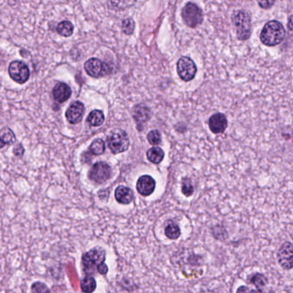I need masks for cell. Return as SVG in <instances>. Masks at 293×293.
<instances>
[{
    "instance_id": "24",
    "label": "cell",
    "mask_w": 293,
    "mask_h": 293,
    "mask_svg": "<svg viewBox=\"0 0 293 293\" xmlns=\"http://www.w3.org/2000/svg\"><path fill=\"white\" fill-rule=\"evenodd\" d=\"M15 141L14 133H12V131L10 129H6L2 132V135H1V144L2 147L5 144H11Z\"/></svg>"
},
{
    "instance_id": "17",
    "label": "cell",
    "mask_w": 293,
    "mask_h": 293,
    "mask_svg": "<svg viewBox=\"0 0 293 293\" xmlns=\"http://www.w3.org/2000/svg\"><path fill=\"white\" fill-rule=\"evenodd\" d=\"M104 121H105V117H104L103 111L101 110H93L87 117V122L92 127H100L101 125L103 124Z\"/></svg>"
},
{
    "instance_id": "22",
    "label": "cell",
    "mask_w": 293,
    "mask_h": 293,
    "mask_svg": "<svg viewBox=\"0 0 293 293\" xmlns=\"http://www.w3.org/2000/svg\"><path fill=\"white\" fill-rule=\"evenodd\" d=\"M164 232H165V236L167 238L172 239V240H175L181 235L180 228L173 222H169V224H167Z\"/></svg>"
},
{
    "instance_id": "23",
    "label": "cell",
    "mask_w": 293,
    "mask_h": 293,
    "mask_svg": "<svg viewBox=\"0 0 293 293\" xmlns=\"http://www.w3.org/2000/svg\"><path fill=\"white\" fill-rule=\"evenodd\" d=\"M90 151L94 155H102L103 152H105V143L103 139L97 138L92 142L90 147Z\"/></svg>"
},
{
    "instance_id": "30",
    "label": "cell",
    "mask_w": 293,
    "mask_h": 293,
    "mask_svg": "<svg viewBox=\"0 0 293 293\" xmlns=\"http://www.w3.org/2000/svg\"><path fill=\"white\" fill-rule=\"evenodd\" d=\"M237 293H258L255 290L249 289L247 286H240L237 290Z\"/></svg>"
},
{
    "instance_id": "25",
    "label": "cell",
    "mask_w": 293,
    "mask_h": 293,
    "mask_svg": "<svg viewBox=\"0 0 293 293\" xmlns=\"http://www.w3.org/2000/svg\"><path fill=\"white\" fill-rule=\"evenodd\" d=\"M147 139L152 145H158L162 141L160 133L158 130L151 131L147 135Z\"/></svg>"
},
{
    "instance_id": "28",
    "label": "cell",
    "mask_w": 293,
    "mask_h": 293,
    "mask_svg": "<svg viewBox=\"0 0 293 293\" xmlns=\"http://www.w3.org/2000/svg\"><path fill=\"white\" fill-rule=\"evenodd\" d=\"M32 293H50V290L47 285L43 283L36 282L33 284L31 287Z\"/></svg>"
},
{
    "instance_id": "27",
    "label": "cell",
    "mask_w": 293,
    "mask_h": 293,
    "mask_svg": "<svg viewBox=\"0 0 293 293\" xmlns=\"http://www.w3.org/2000/svg\"><path fill=\"white\" fill-rule=\"evenodd\" d=\"M122 27V31H123L125 34H127V35H131V34L133 33V31H134L135 24H134V22H133V19L127 18V19L123 20Z\"/></svg>"
},
{
    "instance_id": "12",
    "label": "cell",
    "mask_w": 293,
    "mask_h": 293,
    "mask_svg": "<svg viewBox=\"0 0 293 293\" xmlns=\"http://www.w3.org/2000/svg\"><path fill=\"white\" fill-rule=\"evenodd\" d=\"M156 188V182L152 177L150 175H142L138 178L136 188L139 194L143 196H149L154 192Z\"/></svg>"
},
{
    "instance_id": "16",
    "label": "cell",
    "mask_w": 293,
    "mask_h": 293,
    "mask_svg": "<svg viewBox=\"0 0 293 293\" xmlns=\"http://www.w3.org/2000/svg\"><path fill=\"white\" fill-rule=\"evenodd\" d=\"M133 116L136 122H138V123H144L150 119L151 112L146 106L139 104V105L135 106L133 108Z\"/></svg>"
},
{
    "instance_id": "14",
    "label": "cell",
    "mask_w": 293,
    "mask_h": 293,
    "mask_svg": "<svg viewBox=\"0 0 293 293\" xmlns=\"http://www.w3.org/2000/svg\"><path fill=\"white\" fill-rule=\"evenodd\" d=\"M72 96V90L67 83H58L54 86L53 90V99L56 102L62 103L67 102Z\"/></svg>"
},
{
    "instance_id": "5",
    "label": "cell",
    "mask_w": 293,
    "mask_h": 293,
    "mask_svg": "<svg viewBox=\"0 0 293 293\" xmlns=\"http://www.w3.org/2000/svg\"><path fill=\"white\" fill-rule=\"evenodd\" d=\"M107 142L108 148L114 154L126 152L130 144V140L127 133L122 130L113 131L108 135Z\"/></svg>"
},
{
    "instance_id": "9",
    "label": "cell",
    "mask_w": 293,
    "mask_h": 293,
    "mask_svg": "<svg viewBox=\"0 0 293 293\" xmlns=\"http://www.w3.org/2000/svg\"><path fill=\"white\" fill-rule=\"evenodd\" d=\"M279 265L285 270L293 269V245L290 243H285L278 252Z\"/></svg>"
},
{
    "instance_id": "4",
    "label": "cell",
    "mask_w": 293,
    "mask_h": 293,
    "mask_svg": "<svg viewBox=\"0 0 293 293\" xmlns=\"http://www.w3.org/2000/svg\"><path fill=\"white\" fill-rule=\"evenodd\" d=\"M182 17L185 24L189 28H195L198 25L201 24L204 20V15L201 9L196 4H187L182 10Z\"/></svg>"
},
{
    "instance_id": "10",
    "label": "cell",
    "mask_w": 293,
    "mask_h": 293,
    "mask_svg": "<svg viewBox=\"0 0 293 293\" xmlns=\"http://www.w3.org/2000/svg\"><path fill=\"white\" fill-rule=\"evenodd\" d=\"M84 69L87 74L93 78H98L108 72V67L98 58H90L84 64Z\"/></svg>"
},
{
    "instance_id": "11",
    "label": "cell",
    "mask_w": 293,
    "mask_h": 293,
    "mask_svg": "<svg viewBox=\"0 0 293 293\" xmlns=\"http://www.w3.org/2000/svg\"><path fill=\"white\" fill-rule=\"evenodd\" d=\"M209 128L215 134L224 133L228 127V121L224 113H216L209 118Z\"/></svg>"
},
{
    "instance_id": "3",
    "label": "cell",
    "mask_w": 293,
    "mask_h": 293,
    "mask_svg": "<svg viewBox=\"0 0 293 293\" xmlns=\"http://www.w3.org/2000/svg\"><path fill=\"white\" fill-rule=\"evenodd\" d=\"M105 252L99 249H93L83 254L82 264L83 271L87 275L94 274L95 272L98 273L100 266L104 263Z\"/></svg>"
},
{
    "instance_id": "21",
    "label": "cell",
    "mask_w": 293,
    "mask_h": 293,
    "mask_svg": "<svg viewBox=\"0 0 293 293\" xmlns=\"http://www.w3.org/2000/svg\"><path fill=\"white\" fill-rule=\"evenodd\" d=\"M57 31L61 36L68 37V36H72L73 31H74V27H73L72 22H68V21H63V22L58 23V26H57Z\"/></svg>"
},
{
    "instance_id": "6",
    "label": "cell",
    "mask_w": 293,
    "mask_h": 293,
    "mask_svg": "<svg viewBox=\"0 0 293 293\" xmlns=\"http://www.w3.org/2000/svg\"><path fill=\"white\" fill-rule=\"evenodd\" d=\"M177 67V73L182 80L189 82L194 79L197 73V67L192 58L187 56L181 57Z\"/></svg>"
},
{
    "instance_id": "31",
    "label": "cell",
    "mask_w": 293,
    "mask_h": 293,
    "mask_svg": "<svg viewBox=\"0 0 293 293\" xmlns=\"http://www.w3.org/2000/svg\"><path fill=\"white\" fill-rule=\"evenodd\" d=\"M23 152H24V150H23V148H22V146L21 145V144L17 145V147H15L14 153L16 154V155L18 156V157L22 156V154H23Z\"/></svg>"
},
{
    "instance_id": "13",
    "label": "cell",
    "mask_w": 293,
    "mask_h": 293,
    "mask_svg": "<svg viewBox=\"0 0 293 293\" xmlns=\"http://www.w3.org/2000/svg\"><path fill=\"white\" fill-rule=\"evenodd\" d=\"M83 114H84V106L80 102L72 103L66 112V117L71 124H77L78 122H80L83 119Z\"/></svg>"
},
{
    "instance_id": "29",
    "label": "cell",
    "mask_w": 293,
    "mask_h": 293,
    "mask_svg": "<svg viewBox=\"0 0 293 293\" xmlns=\"http://www.w3.org/2000/svg\"><path fill=\"white\" fill-rule=\"evenodd\" d=\"M275 4V1H259L258 5L262 9H270Z\"/></svg>"
},
{
    "instance_id": "15",
    "label": "cell",
    "mask_w": 293,
    "mask_h": 293,
    "mask_svg": "<svg viewBox=\"0 0 293 293\" xmlns=\"http://www.w3.org/2000/svg\"><path fill=\"white\" fill-rule=\"evenodd\" d=\"M114 196L117 202H119L120 204L128 205L133 199V193L130 188L125 186H119L115 189Z\"/></svg>"
},
{
    "instance_id": "26",
    "label": "cell",
    "mask_w": 293,
    "mask_h": 293,
    "mask_svg": "<svg viewBox=\"0 0 293 293\" xmlns=\"http://www.w3.org/2000/svg\"><path fill=\"white\" fill-rule=\"evenodd\" d=\"M182 192L185 196L189 197L194 194V187L188 178H184L182 184Z\"/></svg>"
},
{
    "instance_id": "32",
    "label": "cell",
    "mask_w": 293,
    "mask_h": 293,
    "mask_svg": "<svg viewBox=\"0 0 293 293\" xmlns=\"http://www.w3.org/2000/svg\"><path fill=\"white\" fill-rule=\"evenodd\" d=\"M287 27L289 28V31H293V15L290 16L289 18H288Z\"/></svg>"
},
{
    "instance_id": "20",
    "label": "cell",
    "mask_w": 293,
    "mask_h": 293,
    "mask_svg": "<svg viewBox=\"0 0 293 293\" xmlns=\"http://www.w3.org/2000/svg\"><path fill=\"white\" fill-rule=\"evenodd\" d=\"M250 282L256 287V289L260 292H263L264 288L268 285V279L262 274H255L252 276Z\"/></svg>"
},
{
    "instance_id": "1",
    "label": "cell",
    "mask_w": 293,
    "mask_h": 293,
    "mask_svg": "<svg viewBox=\"0 0 293 293\" xmlns=\"http://www.w3.org/2000/svg\"><path fill=\"white\" fill-rule=\"evenodd\" d=\"M286 31L281 22L272 20L267 22L260 32V40L267 47H275L285 40Z\"/></svg>"
},
{
    "instance_id": "7",
    "label": "cell",
    "mask_w": 293,
    "mask_h": 293,
    "mask_svg": "<svg viewBox=\"0 0 293 293\" xmlns=\"http://www.w3.org/2000/svg\"><path fill=\"white\" fill-rule=\"evenodd\" d=\"M9 75L18 83H24L30 78V69L28 66L22 61H15L9 66Z\"/></svg>"
},
{
    "instance_id": "2",
    "label": "cell",
    "mask_w": 293,
    "mask_h": 293,
    "mask_svg": "<svg viewBox=\"0 0 293 293\" xmlns=\"http://www.w3.org/2000/svg\"><path fill=\"white\" fill-rule=\"evenodd\" d=\"M231 21L235 27L238 39L240 41L249 40L252 33L251 15L249 11L244 10L234 11Z\"/></svg>"
},
{
    "instance_id": "18",
    "label": "cell",
    "mask_w": 293,
    "mask_h": 293,
    "mask_svg": "<svg viewBox=\"0 0 293 293\" xmlns=\"http://www.w3.org/2000/svg\"><path fill=\"white\" fill-rule=\"evenodd\" d=\"M147 158L150 162L155 164H158L163 161L164 158V152L159 147H153L147 152Z\"/></svg>"
},
{
    "instance_id": "8",
    "label": "cell",
    "mask_w": 293,
    "mask_h": 293,
    "mask_svg": "<svg viewBox=\"0 0 293 293\" xmlns=\"http://www.w3.org/2000/svg\"><path fill=\"white\" fill-rule=\"evenodd\" d=\"M111 175V168L108 163L104 162H98L95 163L89 172V178L96 183H105Z\"/></svg>"
},
{
    "instance_id": "19",
    "label": "cell",
    "mask_w": 293,
    "mask_h": 293,
    "mask_svg": "<svg viewBox=\"0 0 293 293\" xmlns=\"http://www.w3.org/2000/svg\"><path fill=\"white\" fill-rule=\"evenodd\" d=\"M97 288V282L93 277L87 275L81 281V290L84 293L94 292Z\"/></svg>"
}]
</instances>
